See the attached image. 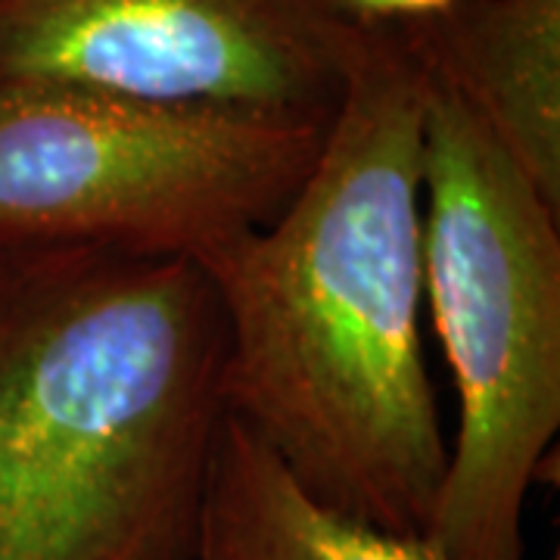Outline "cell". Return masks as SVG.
I'll use <instances>...</instances> for the list:
<instances>
[{"instance_id":"1","label":"cell","mask_w":560,"mask_h":560,"mask_svg":"<svg viewBox=\"0 0 560 560\" xmlns=\"http://www.w3.org/2000/svg\"><path fill=\"white\" fill-rule=\"evenodd\" d=\"M427 79L361 25L308 175L271 221L200 256L224 405L342 517L423 539L448 436L423 355Z\"/></svg>"},{"instance_id":"2","label":"cell","mask_w":560,"mask_h":560,"mask_svg":"<svg viewBox=\"0 0 560 560\" xmlns=\"http://www.w3.org/2000/svg\"><path fill=\"white\" fill-rule=\"evenodd\" d=\"M221 374L197 259L0 253V560H200Z\"/></svg>"},{"instance_id":"3","label":"cell","mask_w":560,"mask_h":560,"mask_svg":"<svg viewBox=\"0 0 560 560\" xmlns=\"http://www.w3.org/2000/svg\"><path fill=\"white\" fill-rule=\"evenodd\" d=\"M423 283L458 396L423 539L442 560H526V499L560 430V212L430 81Z\"/></svg>"},{"instance_id":"4","label":"cell","mask_w":560,"mask_h":560,"mask_svg":"<svg viewBox=\"0 0 560 560\" xmlns=\"http://www.w3.org/2000/svg\"><path fill=\"white\" fill-rule=\"evenodd\" d=\"M324 128L0 79V253L200 259L278 215Z\"/></svg>"},{"instance_id":"5","label":"cell","mask_w":560,"mask_h":560,"mask_svg":"<svg viewBox=\"0 0 560 560\" xmlns=\"http://www.w3.org/2000/svg\"><path fill=\"white\" fill-rule=\"evenodd\" d=\"M359 28L337 0H0V79L327 125Z\"/></svg>"},{"instance_id":"6","label":"cell","mask_w":560,"mask_h":560,"mask_svg":"<svg viewBox=\"0 0 560 560\" xmlns=\"http://www.w3.org/2000/svg\"><path fill=\"white\" fill-rule=\"evenodd\" d=\"M396 32L560 212V0H455Z\"/></svg>"},{"instance_id":"7","label":"cell","mask_w":560,"mask_h":560,"mask_svg":"<svg viewBox=\"0 0 560 560\" xmlns=\"http://www.w3.org/2000/svg\"><path fill=\"white\" fill-rule=\"evenodd\" d=\"M200 560H442L418 536L342 517L228 415L202 514Z\"/></svg>"},{"instance_id":"8","label":"cell","mask_w":560,"mask_h":560,"mask_svg":"<svg viewBox=\"0 0 560 560\" xmlns=\"http://www.w3.org/2000/svg\"><path fill=\"white\" fill-rule=\"evenodd\" d=\"M455 0H337L340 13L355 25H408L433 20Z\"/></svg>"}]
</instances>
